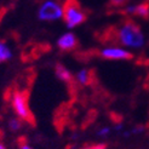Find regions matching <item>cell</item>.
Segmentation results:
<instances>
[{"label":"cell","mask_w":149,"mask_h":149,"mask_svg":"<svg viewBox=\"0 0 149 149\" xmlns=\"http://www.w3.org/2000/svg\"><path fill=\"white\" fill-rule=\"evenodd\" d=\"M23 127V120H21L19 118H11L9 120V129L12 132H18Z\"/></svg>","instance_id":"cell-11"},{"label":"cell","mask_w":149,"mask_h":149,"mask_svg":"<svg viewBox=\"0 0 149 149\" xmlns=\"http://www.w3.org/2000/svg\"><path fill=\"white\" fill-rule=\"evenodd\" d=\"M136 63L139 64V65L149 67V52H146L144 55H142L141 57H138V59L136 61Z\"/></svg>","instance_id":"cell-13"},{"label":"cell","mask_w":149,"mask_h":149,"mask_svg":"<svg viewBox=\"0 0 149 149\" xmlns=\"http://www.w3.org/2000/svg\"><path fill=\"white\" fill-rule=\"evenodd\" d=\"M130 1L131 0H109L108 1V7L109 9H113V10L121 9V7H125Z\"/></svg>","instance_id":"cell-12"},{"label":"cell","mask_w":149,"mask_h":149,"mask_svg":"<svg viewBox=\"0 0 149 149\" xmlns=\"http://www.w3.org/2000/svg\"><path fill=\"white\" fill-rule=\"evenodd\" d=\"M63 15L62 18L65 26L69 29H73L86 22L88 15L86 10L81 6L79 0H65L62 5Z\"/></svg>","instance_id":"cell-2"},{"label":"cell","mask_w":149,"mask_h":149,"mask_svg":"<svg viewBox=\"0 0 149 149\" xmlns=\"http://www.w3.org/2000/svg\"><path fill=\"white\" fill-rule=\"evenodd\" d=\"M79 45V41H78V38L73 33H65L63 35H61L57 40V46L58 49L63 51V52H69V51H73L75 50Z\"/></svg>","instance_id":"cell-7"},{"label":"cell","mask_w":149,"mask_h":149,"mask_svg":"<svg viewBox=\"0 0 149 149\" xmlns=\"http://www.w3.org/2000/svg\"><path fill=\"white\" fill-rule=\"evenodd\" d=\"M93 79H95V72L91 69H81L75 75V80L83 86L90 85L93 81Z\"/></svg>","instance_id":"cell-9"},{"label":"cell","mask_w":149,"mask_h":149,"mask_svg":"<svg viewBox=\"0 0 149 149\" xmlns=\"http://www.w3.org/2000/svg\"><path fill=\"white\" fill-rule=\"evenodd\" d=\"M109 133H110V127H108V126H103V127H101L97 131V136L104 138V137H107Z\"/></svg>","instance_id":"cell-14"},{"label":"cell","mask_w":149,"mask_h":149,"mask_svg":"<svg viewBox=\"0 0 149 149\" xmlns=\"http://www.w3.org/2000/svg\"><path fill=\"white\" fill-rule=\"evenodd\" d=\"M124 15H131V16L143 18L146 21L149 19V0H142L136 5L126 6L120 11Z\"/></svg>","instance_id":"cell-6"},{"label":"cell","mask_w":149,"mask_h":149,"mask_svg":"<svg viewBox=\"0 0 149 149\" xmlns=\"http://www.w3.org/2000/svg\"><path fill=\"white\" fill-rule=\"evenodd\" d=\"M87 149H109L107 146L104 144H95V146H90V147H86Z\"/></svg>","instance_id":"cell-15"},{"label":"cell","mask_w":149,"mask_h":149,"mask_svg":"<svg viewBox=\"0 0 149 149\" xmlns=\"http://www.w3.org/2000/svg\"><path fill=\"white\" fill-rule=\"evenodd\" d=\"M55 72H56V75L59 80H62L63 83H65L67 85H73L74 78L72 75V73L67 69L63 64L57 63L56 67H55Z\"/></svg>","instance_id":"cell-8"},{"label":"cell","mask_w":149,"mask_h":149,"mask_svg":"<svg viewBox=\"0 0 149 149\" xmlns=\"http://www.w3.org/2000/svg\"><path fill=\"white\" fill-rule=\"evenodd\" d=\"M62 5L56 0H46L40 5L38 10V18L44 22H54L58 18H62Z\"/></svg>","instance_id":"cell-4"},{"label":"cell","mask_w":149,"mask_h":149,"mask_svg":"<svg viewBox=\"0 0 149 149\" xmlns=\"http://www.w3.org/2000/svg\"><path fill=\"white\" fill-rule=\"evenodd\" d=\"M100 42L108 46L142 47L144 45V35L139 24L132 18H125L120 23L108 26L97 34Z\"/></svg>","instance_id":"cell-1"},{"label":"cell","mask_w":149,"mask_h":149,"mask_svg":"<svg viewBox=\"0 0 149 149\" xmlns=\"http://www.w3.org/2000/svg\"><path fill=\"white\" fill-rule=\"evenodd\" d=\"M11 56H12V54H11L10 49L7 47V45L5 42L0 41V63L7 61V59H10Z\"/></svg>","instance_id":"cell-10"},{"label":"cell","mask_w":149,"mask_h":149,"mask_svg":"<svg viewBox=\"0 0 149 149\" xmlns=\"http://www.w3.org/2000/svg\"><path fill=\"white\" fill-rule=\"evenodd\" d=\"M10 103L13 113L17 118L26 123H33L34 116L31 108H29V95L27 91L16 90L11 93Z\"/></svg>","instance_id":"cell-3"},{"label":"cell","mask_w":149,"mask_h":149,"mask_svg":"<svg viewBox=\"0 0 149 149\" xmlns=\"http://www.w3.org/2000/svg\"><path fill=\"white\" fill-rule=\"evenodd\" d=\"M16 149H34V148H33L32 146H29L28 143H24V142H23V143H19Z\"/></svg>","instance_id":"cell-16"},{"label":"cell","mask_w":149,"mask_h":149,"mask_svg":"<svg viewBox=\"0 0 149 149\" xmlns=\"http://www.w3.org/2000/svg\"><path fill=\"white\" fill-rule=\"evenodd\" d=\"M144 87L147 88V90H149V73L147 74V77L144 79Z\"/></svg>","instance_id":"cell-17"},{"label":"cell","mask_w":149,"mask_h":149,"mask_svg":"<svg viewBox=\"0 0 149 149\" xmlns=\"http://www.w3.org/2000/svg\"><path fill=\"white\" fill-rule=\"evenodd\" d=\"M0 149H7V147L1 142V141H0Z\"/></svg>","instance_id":"cell-18"},{"label":"cell","mask_w":149,"mask_h":149,"mask_svg":"<svg viewBox=\"0 0 149 149\" xmlns=\"http://www.w3.org/2000/svg\"><path fill=\"white\" fill-rule=\"evenodd\" d=\"M97 56L107 59V61H131L133 56L131 52L124 50L119 46H107L100 51H97Z\"/></svg>","instance_id":"cell-5"}]
</instances>
